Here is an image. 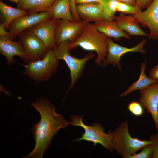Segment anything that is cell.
I'll return each instance as SVG.
<instances>
[{
  "instance_id": "44dd1931",
  "label": "cell",
  "mask_w": 158,
  "mask_h": 158,
  "mask_svg": "<svg viewBox=\"0 0 158 158\" xmlns=\"http://www.w3.org/2000/svg\"><path fill=\"white\" fill-rule=\"evenodd\" d=\"M146 63V61H145L141 64L140 74L138 79L120 95L121 97L125 96L135 90L144 89L153 84L158 82L146 76L145 72Z\"/></svg>"
},
{
  "instance_id": "1f68e13d",
  "label": "cell",
  "mask_w": 158,
  "mask_h": 158,
  "mask_svg": "<svg viewBox=\"0 0 158 158\" xmlns=\"http://www.w3.org/2000/svg\"><path fill=\"white\" fill-rule=\"evenodd\" d=\"M118 1L122 2L127 4L130 5L135 6L136 4L135 0H116Z\"/></svg>"
},
{
  "instance_id": "9a60e30c",
  "label": "cell",
  "mask_w": 158,
  "mask_h": 158,
  "mask_svg": "<svg viewBox=\"0 0 158 158\" xmlns=\"http://www.w3.org/2000/svg\"><path fill=\"white\" fill-rule=\"evenodd\" d=\"M78 14L81 20L94 23L105 20L101 3L92 2L76 5Z\"/></svg>"
},
{
  "instance_id": "ac0fdd59",
  "label": "cell",
  "mask_w": 158,
  "mask_h": 158,
  "mask_svg": "<svg viewBox=\"0 0 158 158\" xmlns=\"http://www.w3.org/2000/svg\"><path fill=\"white\" fill-rule=\"evenodd\" d=\"M0 24L6 30L8 29L11 23L18 18L28 14V12L18 8L9 6L0 1Z\"/></svg>"
},
{
  "instance_id": "d6a6232c",
  "label": "cell",
  "mask_w": 158,
  "mask_h": 158,
  "mask_svg": "<svg viewBox=\"0 0 158 158\" xmlns=\"http://www.w3.org/2000/svg\"><path fill=\"white\" fill-rule=\"evenodd\" d=\"M8 0L12 2L16 3L18 4L20 2L21 0Z\"/></svg>"
},
{
  "instance_id": "8992f818",
  "label": "cell",
  "mask_w": 158,
  "mask_h": 158,
  "mask_svg": "<svg viewBox=\"0 0 158 158\" xmlns=\"http://www.w3.org/2000/svg\"><path fill=\"white\" fill-rule=\"evenodd\" d=\"M69 42L68 41L63 42L56 45L54 50L57 58L64 61L70 70L71 83L69 88H71L81 75L86 63L95 56L91 52L80 59L71 56L69 52Z\"/></svg>"
},
{
  "instance_id": "52a82bcc",
  "label": "cell",
  "mask_w": 158,
  "mask_h": 158,
  "mask_svg": "<svg viewBox=\"0 0 158 158\" xmlns=\"http://www.w3.org/2000/svg\"><path fill=\"white\" fill-rule=\"evenodd\" d=\"M18 36L24 49L23 60L26 64L42 59L49 50L43 42L28 29Z\"/></svg>"
},
{
  "instance_id": "f546056e",
  "label": "cell",
  "mask_w": 158,
  "mask_h": 158,
  "mask_svg": "<svg viewBox=\"0 0 158 158\" xmlns=\"http://www.w3.org/2000/svg\"><path fill=\"white\" fill-rule=\"evenodd\" d=\"M6 30L2 26L0 25V35L4 36L13 40L15 37L9 32H7Z\"/></svg>"
},
{
  "instance_id": "2e32d148",
  "label": "cell",
  "mask_w": 158,
  "mask_h": 158,
  "mask_svg": "<svg viewBox=\"0 0 158 158\" xmlns=\"http://www.w3.org/2000/svg\"><path fill=\"white\" fill-rule=\"evenodd\" d=\"M114 20L121 30L129 35L148 37V34L142 29L137 19L132 15H126L120 13L118 16H114Z\"/></svg>"
},
{
  "instance_id": "277c9868",
  "label": "cell",
  "mask_w": 158,
  "mask_h": 158,
  "mask_svg": "<svg viewBox=\"0 0 158 158\" xmlns=\"http://www.w3.org/2000/svg\"><path fill=\"white\" fill-rule=\"evenodd\" d=\"M54 49L42 59L23 65L24 74L37 82L46 81L56 70L59 63Z\"/></svg>"
},
{
  "instance_id": "4fadbf2b",
  "label": "cell",
  "mask_w": 158,
  "mask_h": 158,
  "mask_svg": "<svg viewBox=\"0 0 158 158\" xmlns=\"http://www.w3.org/2000/svg\"><path fill=\"white\" fill-rule=\"evenodd\" d=\"M56 22V20L51 18L28 29L43 42L49 50L54 49L56 46L55 31Z\"/></svg>"
},
{
  "instance_id": "7c38bea8",
  "label": "cell",
  "mask_w": 158,
  "mask_h": 158,
  "mask_svg": "<svg viewBox=\"0 0 158 158\" xmlns=\"http://www.w3.org/2000/svg\"><path fill=\"white\" fill-rule=\"evenodd\" d=\"M51 18L49 12L28 14L14 20L10 25L8 29L15 38L23 31Z\"/></svg>"
},
{
  "instance_id": "8fae6325",
  "label": "cell",
  "mask_w": 158,
  "mask_h": 158,
  "mask_svg": "<svg viewBox=\"0 0 158 158\" xmlns=\"http://www.w3.org/2000/svg\"><path fill=\"white\" fill-rule=\"evenodd\" d=\"M139 102L148 113L151 114L158 130V82L140 90Z\"/></svg>"
},
{
  "instance_id": "ffe728a7",
  "label": "cell",
  "mask_w": 158,
  "mask_h": 158,
  "mask_svg": "<svg viewBox=\"0 0 158 158\" xmlns=\"http://www.w3.org/2000/svg\"><path fill=\"white\" fill-rule=\"evenodd\" d=\"M55 0H21L18 8L27 11L29 14L49 12Z\"/></svg>"
},
{
  "instance_id": "4316f807",
  "label": "cell",
  "mask_w": 158,
  "mask_h": 158,
  "mask_svg": "<svg viewBox=\"0 0 158 158\" xmlns=\"http://www.w3.org/2000/svg\"><path fill=\"white\" fill-rule=\"evenodd\" d=\"M153 0H135V6L141 10L147 8Z\"/></svg>"
},
{
  "instance_id": "d4e9b609",
  "label": "cell",
  "mask_w": 158,
  "mask_h": 158,
  "mask_svg": "<svg viewBox=\"0 0 158 158\" xmlns=\"http://www.w3.org/2000/svg\"><path fill=\"white\" fill-rule=\"evenodd\" d=\"M137 7L130 4L118 1L117 11L123 13L133 15L136 12Z\"/></svg>"
},
{
  "instance_id": "e0dca14e",
  "label": "cell",
  "mask_w": 158,
  "mask_h": 158,
  "mask_svg": "<svg viewBox=\"0 0 158 158\" xmlns=\"http://www.w3.org/2000/svg\"><path fill=\"white\" fill-rule=\"evenodd\" d=\"M93 24L100 32L108 38L119 41L121 37L130 38V35L121 29L114 20H104L94 23Z\"/></svg>"
},
{
  "instance_id": "9c48e42d",
  "label": "cell",
  "mask_w": 158,
  "mask_h": 158,
  "mask_svg": "<svg viewBox=\"0 0 158 158\" xmlns=\"http://www.w3.org/2000/svg\"><path fill=\"white\" fill-rule=\"evenodd\" d=\"M87 23L83 20L76 22L61 19L56 20L55 31L56 45L63 42L73 41Z\"/></svg>"
},
{
  "instance_id": "6da1fadb",
  "label": "cell",
  "mask_w": 158,
  "mask_h": 158,
  "mask_svg": "<svg viewBox=\"0 0 158 158\" xmlns=\"http://www.w3.org/2000/svg\"><path fill=\"white\" fill-rule=\"evenodd\" d=\"M31 105L39 113L40 119L35 123L32 132L35 142L32 151L25 158H42L50 145L53 136L61 128H66L69 122L62 115L55 112L56 107L45 97L37 100Z\"/></svg>"
},
{
  "instance_id": "f1b7e54d",
  "label": "cell",
  "mask_w": 158,
  "mask_h": 158,
  "mask_svg": "<svg viewBox=\"0 0 158 158\" xmlns=\"http://www.w3.org/2000/svg\"><path fill=\"white\" fill-rule=\"evenodd\" d=\"M150 78L158 82V65L155 66L150 71Z\"/></svg>"
},
{
  "instance_id": "5bb4252c",
  "label": "cell",
  "mask_w": 158,
  "mask_h": 158,
  "mask_svg": "<svg viewBox=\"0 0 158 158\" xmlns=\"http://www.w3.org/2000/svg\"><path fill=\"white\" fill-rule=\"evenodd\" d=\"M0 53L6 58L8 65L16 63L14 59L17 56L24 59L25 54L23 46L20 41L3 35H0Z\"/></svg>"
},
{
  "instance_id": "30bf717a",
  "label": "cell",
  "mask_w": 158,
  "mask_h": 158,
  "mask_svg": "<svg viewBox=\"0 0 158 158\" xmlns=\"http://www.w3.org/2000/svg\"><path fill=\"white\" fill-rule=\"evenodd\" d=\"M132 15L136 18L139 23L148 28L150 32L148 37L149 39L158 40V0H153L144 11L137 7L135 12Z\"/></svg>"
},
{
  "instance_id": "d6986e66",
  "label": "cell",
  "mask_w": 158,
  "mask_h": 158,
  "mask_svg": "<svg viewBox=\"0 0 158 158\" xmlns=\"http://www.w3.org/2000/svg\"><path fill=\"white\" fill-rule=\"evenodd\" d=\"M49 12L51 18L75 21L71 8V0H55Z\"/></svg>"
},
{
  "instance_id": "5b68a950",
  "label": "cell",
  "mask_w": 158,
  "mask_h": 158,
  "mask_svg": "<svg viewBox=\"0 0 158 158\" xmlns=\"http://www.w3.org/2000/svg\"><path fill=\"white\" fill-rule=\"evenodd\" d=\"M69 122L70 125L82 127L85 130L82 136L75 141L86 140L92 142L94 145L100 144L110 151L114 150L112 142V132L109 131L107 133H105L104 128L99 123L87 126L83 122L82 117L75 115L71 117Z\"/></svg>"
},
{
  "instance_id": "7402d4cb",
  "label": "cell",
  "mask_w": 158,
  "mask_h": 158,
  "mask_svg": "<svg viewBox=\"0 0 158 158\" xmlns=\"http://www.w3.org/2000/svg\"><path fill=\"white\" fill-rule=\"evenodd\" d=\"M118 1L116 0H104L101 3L105 20H113L117 11Z\"/></svg>"
},
{
  "instance_id": "4dcf8cb0",
  "label": "cell",
  "mask_w": 158,
  "mask_h": 158,
  "mask_svg": "<svg viewBox=\"0 0 158 158\" xmlns=\"http://www.w3.org/2000/svg\"><path fill=\"white\" fill-rule=\"evenodd\" d=\"M104 0H75L76 5L85 3L96 2L101 3Z\"/></svg>"
},
{
  "instance_id": "7a4b0ae2",
  "label": "cell",
  "mask_w": 158,
  "mask_h": 158,
  "mask_svg": "<svg viewBox=\"0 0 158 158\" xmlns=\"http://www.w3.org/2000/svg\"><path fill=\"white\" fill-rule=\"evenodd\" d=\"M108 38L99 31L93 24L88 23L78 36L69 42V48L71 51L79 47L86 51L95 52L97 56L95 62L100 65L107 56Z\"/></svg>"
},
{
  "instance_id": "603a6c76",
  "label": "cell",
  "mask_w": 158,
  "mask_h": 158,
  "mask_svg": "<svg viewBox=\"0 0 158 158\" xmlns=\"http://www.w3.org/2000/svg\"><path fill=\"white\" fill-rule=\"evenodd\" d=\"M128 109L133 115L140 116L144 113V108L139 102L133 101L130 102L128 106Z\"/></svg>"
},
{
  "instance_id": "ba28073f",
  "label": "cell",
  "mask_w": 158,
  "mask_h": 158,
  "mask_svg": "<svg viewBox=\"0 0 158 158\" xmlns=\"http://www.w3.org/2000/svg\"><path fill=\"white\" fill-rule=\"evenodd\" d=\"M146 43V40L143 39L136 46L129 48L119 45L114 42L111 38H108L107 56L100 65L104 67L109 64H111L114 66H117L120 70V59L121 56L130 52L146 54V51L144 49Z\"/></svg>"
},
{
  "instance_id": "83f0119b",
  "label": "cell",
  "mask_w": 158,
  "mask_h": 158,
  "mask_svg": "<svg viewBox=\"0 0 158 158\" xmlns=\"http://www.w3.org/2000/svg\"><path fill=\"white\" fill-rule=\"evenodd\" d=\"M75 0H71V8L72 14L75 21L79 22L81 20L79 18L76 10Z\"/></svg>"
},
{
  "instance_id": "3957f363",
  "label": "cell",
  "mask_w": 158,
  "mask_h": 158,
  "mask_svg": "<svg viewBox=\"0 0 158 158\" xmlns=\"http://www.w3.org/2000/svg\"><path fill=\"white\" fill-rule=\"evenodd\" d=\"M112 142L114 150L123 158H129L145 146L151 143L150 140L133 138L130 134L127 121L122 122L112 132Z\"/></svg>"
},
{
  "instance_id": "484cf974",
  "label": "cell",
  "mask_w": 158,
  "mask_h": 158,
  "mask_svg": "<svg viewBox=\"0 0 158 158\" xmlns=\"http://www.w3.org/2000/svg\"><path fill=\"white\" fill-rule=\"evenodd\" d=\"M152 147V158H158V133L150 136V140Z\"/></svg>"
},
{
  "instance_id": "cb8c5ba5",
  "label": "cell",
  "mask_w": 158,
  "mask_h": 158,
  "mask_svg": "<svg viewBox=\"0 0 158 158\" xmlns=\"http://www.w3.org/2000/svg\"><path fill=\"white\" fill-rule=\"evenodd\" d=\"M152 156V147L151 144L144 147L141 151L130 156L129 158H151Z\"/></svg>"
}]
</instances>
